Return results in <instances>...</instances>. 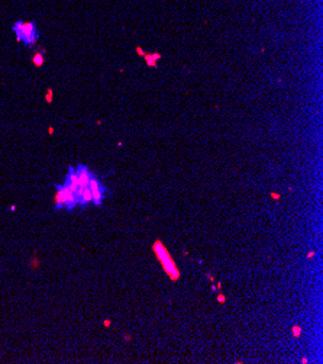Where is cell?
I'll return each instance as SVG.
<instances>
[{
  "mask_svg": "<svg viewBox=\"0 0 323 364\" xmlns=\"http://www.w3.org/2000/svg\"><path fill=\"white\" fill-rule=\"evenodd\" d=\"M45 100H46L48 103H52V89H48V90H46Z\"/></svg>",
  "mask_w": 323,
  "mask_h": 364,
  "instance_id": "10",
  "label": "cell"
},
{
  "mask_svg": "<svg viewBox=\"0 0 323 364\" xmlns=\"http://www.w3.org/2000/svg\"><path fill=\"white\" fill-rule=\"evenodd\" d=\"M57 187V193L54 196V203H55V209H61V208H67L68 210H73L77 206V199L74 192H71V189L65 184H55Z\"/></svg>",
  "mask_w": 323,
  "mask_h": 364,
  "instance_id": "3",
  "label": "cell"
},
{
  "mask_svg": "<svg viewBox=\"0 0 323 364\" xmlns=\"http://www.w3.org/2000/svg\"><path fill=\"white\" fill-rule=\"evenodd\" d=\"M123 338H125V341H126V342H129V341L132 340V337L129 335V334H125V335H123Z\"/></svg>",
  "mask_w": 323,
  "mask_h": 364,
  "instance_id": "14",
  "label": "cell"
},
{
  "mask_svg": "<svg viewBox=\"0 0 323 364\" xmlns=\"http://www.w3.org/2000/svg\"><path fill=\"white\" fill-rule=\"evenodd\" d=\"M300 363H301V364H307V363H309V360L304 357V358H301V360H300Z\"/></svg>",
  "mask_w": 323,
  "mask_h": 364,
  "instance_id": "17",
  "label": "cell"
},
{
  "mask_svg": "<svg viewBox=\"0 0 323 364\" xmlns=\"http://www.w3.org/2000/svg\"><path fill=\"white\" fill-rule=\"evenodd\" d=\"M313 257H314V251H310L309 254H307V258H309V260H312Z\"/></svg>",
  "mask_w": 323,
  "mask_h": 364,
  "instance_id": "16",
  "label": "cell"
},
{
  "mask_svg": "<svg viewBox=\"0 0 323 364\" xmlns=\"http://www.w3.org/2000/svg\"><path fill=\"white\" fill-rule=\"evenodd\" d=\"M217 302H219V303H225V302H226V296H225L222 292L217 293Z\"/></svg>",
  "mask_w": 323,
  "mask_h": 364,
  "instance_id": "11",
  "label": "cell"
},
{
  "mask_svg": "<svg viewBox=\"0 0 323 364\" xmlns=\"http://www.w3.org/2000/svg\"><path fill=\"white\" fill-rule=\"evenodd\" d=\"M75 173H77V179H78V184L81 187H89V181H90V177H91V171L89 170L87 165L84 164H78L75 167Z\"/></svg>",
  "mask_w": 323,
  "mask_h": 364,
  "instance_id": "5",
  "label": "cell"
},
{
  "mask_svg": "<svg viewBox=\"0 0 323 364\" xmlns=\"http://www.w3.org/2000/svg\"><path fill=\"white\" fill-rule=\"evenodd\" d=\"M269 196H271L274 200H280V195H278V193H275V192H271V193H269Z\"/></svg>",
  "mask_w": 323,
  "mask_h": 364,
  "instance_id": "12",
  "label": "cell"
},
{
  "mask_svg": "<svg viewBox=\"0 0 323 364\" xmlns=\"http://www.w3.org/2000/svg\"><path fill=\"white\" fill-rule=\"evenodd\" d=\"M301 332H303V329H301L300 325H293V326H291V334H293V337H296V338L300 337Z\"/></svg>",
  "mask_w": 323,
  "mask_h": 364,
  "instance_id": "9",
  "label": "cell"
},
{
  "mask_svg": "<svg viewBox=\"0 0 323 364\" xmlns=\"http://www.w3.org/2000/svg\"><path fill=\"white\" fill-rule=\"evenodd\" d=\"M12 30L16 35V41L22 42L25 46H34L38 41V29L35 22H22L16 21L12 26Z\"/></svg>",
  "mask_w": 323,
  "mask_h": 364,
  "instance_id": "2",
  "label": "cell"
},
{
  "mask_svg": "<svg viewBox=\"0 0 323 364\" xmlns=\"http://www.w3.org/2000/svg\"><path fill=\"white\" fill-rule=\"evenodd\" d=\"M103 325H104L106 328H109V326L112 325V321H110V319H104V321H103Z\"/></svg>",
  "mask_w": 323,
  "mask_h": 364,
  "instance_id": "13",
  "label": "cell"
},
{
  "mask_svg": "<svg viewBox=\"0 0 323 364\" xmlns=\"http://www.w3.org/2000/svg\"><path fill=\"white\" fill-rule=\"evenodd\" d=\"M89 189L91 192V203H94L96 206H102L103 200H104V196L107 193V189L99 181V179L96 177L94 174H91V177H90Z\"/></svg>",
  "mask_w": 323,
  "mask_h": 364,
  "instance_id": "4",
  "label": "cell"
},
{
  "mask_svg": "<svg viewBox=\"0 0 323 364\" xmlns=\"http://www.w3.org/2000/svg\"><path fill=\"white\" fill-rule=\"evenodd\" d=\"M145 61L149 67H157L158 66V60H161V54L159 52H152V54H145L143 55Z\"/></svg>",
  "mask_w": 323,
  "mask_h": 364,
  "instance_id": "6",
  "label": "cell"
},
{
  "mask_svg": "<svg viewBox=\"0 0 323 364\" xmlns=\"http://www.w3.org/2000/svg\"><path fill=\"white\" fill-rule=\"evenodd\" d=\"M89 203H91V192H90L89 187H86L83 195H81V199L78 200V205L80 206H87Z\"/></svg>",
  "mask_w": 323,
  "mask_h": 364,
  "instance_id": "8",
  "label": "cell"
},
{
  "mask_svg": "<svg viewBox=\"0 0 323 364\" xmlns=\"http://www.w3.org/2000/svg\"><path fill=\"white\" fill-rule=\"evenodd\" d=\"M136 52H138L139 55H145V52H143V50L141 48V46H138V48H136Z\"/></svg>",
  "mask_w": 323,
  "mask_h": 364,
  "instance_id": "15",
  "label": "cell"
},
{
  "mask_svg": "<svg viewBox=\"0 0 323 364\" xmlns=\"http://www.w3.org/2000/svg\"><path fill=\"white\" fill-rule=\"evenodd\" d=\"M44 62H45V50L36 51L34 54V57H32V64H34L35 67H42Z\"/></svg>",
  "mask_w": 323,
  "mask_h": 364,
  "instance_id": "7",
  "label": "cell"
},
{
  "mask_svg": "<svg viewBox=\"0 0 323 364\" xmlns=\"http://www.w3.org/2000/svg\"><path fill=\"white\" fill-rule=\"evenodd\" d=\"M10 210H12V212H15V210H16V206H15V205H12V206H10Z\"/></svg>",
  "mask_w": 323,
  "mask_h": 364,
  "instance_id": "18",
  "label": "cell"
},
{
  "mask_svg": "<svg viewBox=\"0 0 323 364\" xmlns=\"http://www.w3.org/2000/svg\"><path fill=\"white\" fill-rule=\"evenodd\" d=\"M152 251H154L155 257L158 258V261L161 263V265H162L164 271L170 276V279L172 281L178 280L180 279V270H178V267H177V264L174 263V260H172V257L170 254V251L162 244V241H161V240H155L154 245H152Z\"/></svg>",
  "mask_w": 323,
  "mask_h": 364,
  "instance_id": "1",
  "label": "cell"
}]
</instances>
